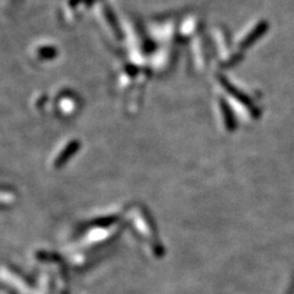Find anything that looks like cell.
I'll return each mask as SVG.
<instances>
[{"mask_svg":"<svg viewBox=\"0 0 294 294\" xmlns=\"http://www.w3.org/2000/svg\"><path fill=\"white\" fill-rule=\"evenodd\" d=\"M39 55H41L42 58H53L55 55V50L54 48H52V47H44V48H42L41 50H39Z\"/></svg>","mask_w":294,"mask_h":294,"instance_id":"1","label":"cell"},{"mask_svg":"<svg viewBox=\"0 0 294 294\" xmlns=\"http://www.w3.org/2000/svg\"><path fill=\"white\" fill-rule=\"evenodd\" d=\"M106 13H107V16H108V17H109V21H111V23H112V27H113V29H114V31H115L116 33H118V32H119V26H116V25H115V22H114V17H113V15H112V13H111V11H107V10H106Z\"/></svg>","mask_w":294,"mask_h":294,"instance_id":"2","label":"cell"}]
</instances>
